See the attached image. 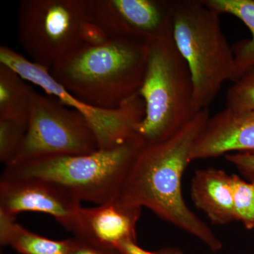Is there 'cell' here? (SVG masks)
<instances>
[{
	"instance_id": "obj_1",
	"label": "cell",
	"mask_w": 254,
	"mask_h": 254,
	"mask_svg": "<svg viewBox=\"0 0 254 254\" xmlns=\"http://www.w3.org/2000/svg\"><path fill=\"white\" fill-rule=\"evenodd\" d=\"M209 118L208 108L200 110L173 136L142 147L118 198L125 204L149 209L218 252L223 247L221 240L190 210L182 189L184 173L191 163L190 150Z\"/></svg>"
},
{
	"instance_id": "obj_2",
	"label": "cell",
	"mask_w": 254,
	"mask_h": 254,
	"mask_svg": "<svg viewBox=\"0 0 254 254\" xmlns=\"http://www.w3.org/2000/svg\"><path fill=\"white\" fill-rule=\"evenodd\" d=\"M147 58L146 45L111 38L99 46L81 45L49 71L81 101L96 108L116 109L139 94Z\"/></svg>"
},
{
	"instance_id": "obj_3",
	"label": "cell",
	"mask_w": 254,
	"mask_h": 254,
	"mask_svg": "<svg viewBox=\"0 0 254 254\" xmlns=\"http://www.w3.org/2000/svg\"><path fill=\"white\" fill-rule=\"evenodd\" d=\"M145 105L136 134L144 145L168 139L197 113L193 80L173 33L148 46V58L139 92Z\"/></svg>"
},
{
	"instance_id": "obj_4",
	"label": "cell",
	"mask_w": 254,
	"mask_h": 254,
	"mask_svg": "<svg viewBox=\"0 0 254 254\" xmlns=\"http://www.w3.org/2000/svg\"><path fill=\"white\" fill-rule=\"evenodd\" d=\"M143 146L135 133L110 149L31 159L6 166L3 174L44 179L63 187L81 200L103 204L119 196Z\"/></svg>"
},
{
	"instance_id": "obj_5",
	"label": "cell",
	"mask_w": 254,
	"mask_h": 254,
	"mask_svg": "<svg viewBox=\"0 0 254 254\" xmlns=\"http://www.w3.org/2000/svg\"><path fill=\"white\" fill-rule=\"evenodd\" d=\"M220 16L203 0H174V41L190 68L198 110L208 108L225 81H233V50Z\"/></svg>"
},
{
	"instance_id": "obj_6",
	"label": "cell",
	"mask_w": 254,
	"mask_h": 254,
	"mask_svg": "<svg viewBox=\"0 0 254 254\" xmlns=\"http://www.w3.org/2000/svg\"><path fill=\"white\" fill-rule=\"evenodd\" d=\"M88 20L86 0H23L18 11V38L36 64L50 68L82 44Z\"/></svg>"
},
{
	"instance_id": "obj_7",
	"label": "cell",
	"mask_w": 254,
	"mask_h": 254,
	"mask_svg": "<svg viewBox=\"0 0 254 254\" xmlns=\"http://www.w3.org/2000/svg\"><path fill=\"white\" fill-rule=\"evenodd\" d=\"M0 64L12 68L47 95L81 113L94 132L99 149H110L129 139L136 133L144 117V102L139 94L116 109L96 108L65 89L52 76L49 69L33 63L8 47H0Z\"/></svg>"
},
{
	"instance_id": "obj_8",
	"label": "cell",
	"mask_w": 254,
	"mask_h": 254,
	"mask_svg": "<svg viewBox=\"0 0 254 254\" xmlns=\"http://www.w3.org/2000/svg\"><path fill=\"white\" fill-rule=\"evenodd\" d=\"M98 149L95 133L81 113L34 91L27 132L12 164L50 155L88 154Z\"/></svg>"
},
{
	"instance_id": "obj_9",
	"label": "cell",
	"mask_w": 254,
	"mask_h": 254,
	"mask_svg": "<svg viewBox=\"0 0 254 254\" xmlns=\"http://www.w3.org/2000/svg\"><path fill=\"white\" fill-rule=\"evenodd\" d=\"M89 21L110 38L148 45L173 33L174 0H86Z\"/></svg>"
},
{
	"instance_id": "obj_10",
	"label": "cell",
	"mask_w": 254,
	"mask_h": 254,
	"mask_svg": "<svg viewBox=\"0 0 254 254\" xmlns=\"http://www.w3.org/2000/svg\"><path fill=\"white\" fill-rule=\"evenodd\" d=\"M81 200L55 182L33 177L5 175L0 180V213L15 218L23 212L51 215L73 231Z\"/></svg>"
},
{
	"instance_id": "obj_11",
	"label": "cell",
	"mask_w": 254,
	"mask_h": 254,
	"mask_svg": "<svg viewBox=\"0 0 254 254\" xmlns=\"http://www.w3.org/2000/svg\"><path fill=\"white\" fill-rule=\"evenodd\" d=\"M230 152H254V110L227 108L209 118L190 150V161Z\"/></svg>"
},
{
	"instance_id": "obj_12",
	"label": "cell",
	"mask_w": 254,
	"mask_h": 254,
	"mask_svg": "<svg viewBox=\"0 0 254 254\" xmlns=\"http://www.w3.org/2000/svg\"><path fill=\"white\" fill-rule=\"evenodd\" d=\"M141 208L125 204L118 197L93 208H81L75 222V237L116 250L121 242L136 240Z\"/></svg>"
},
{
	"instance_id": "obj_13",
	"label": "cell",
	"mask_w": 254,
	"mask_h": 254,
	"mask_svg": "<svg viewBox=\"0 0 254 254\" xmlns=\"http://www.w3.org/2000/svg\"><path fill=\"white\" fill-rule=\"evenodd\" d=\"M190 195L195 206L213 225L235 221L231 175L220 169H199L190 183Z\"/></svg>"
},
{
	"instance_id": "obj_14",
	"label": "cell",
	"mask_w": 254,
	"mask_h": 254,
	"mask_svg": "<svg viewBox=\"0 0 254 254\" xmlns=\"http://www.w3.org/2000/svg\"><path fill=\"white\" fill-rule=\"evenodd\" d=\"M218 12L236 16L250 29L252 38L232 46L234 53V77L236 81L254 67V0H203Z\"/></svg>"
},
{
	"instance_id": "obj_15",
	"label": "cell",
	"mask_w": 254,
	"mask_h": 254,
	"mask_svg": "<svg viewBox=\"0 0 254 254\" xmlns=\"http://www.w3.org/2000/svg\"><path fill=\"white\" fill-rule=\"evenodd\" d=\"M0 243L20 254H69L71 240H50L37 235L0 213Z\"/></svg>"
},
{
	"instance_id": "obj_16",
	"label": "cell",
	"mask_w": 254,
	"mask_h": 254,
	"mask_svg": "<svg viewBox=\"0 0 254 254\" xmlns=\"http://www.w3.org/2000/svg\"><path fill=\"white\" fill-rule=\"evenodd\" d=\"M28 82L0 64V119L28 123L34 91Z\"/></svg>"
},
{
	"instance_id": "obj_17",
	"label": "cell",
	"mask_w": 254,
	"mask_h": 254,
	"mask_svg": "<svg viewBox=\"0 0 254 254\" xmlns=\"http://www.w3.org/2000/svg\"><path fill=\"white\" fill-rule=\"evenodd\" d=\"M235 221L247 230L254 229V182L246 181L237 175H231Z\"/></svg>"
},
{
	"instance_id": "obj_18",
	"label": "cell",
	"mask_w": 254,
	"mask_h": 254,
	"mask_svg": "<svg viewBox=\"0 0 254 254\" xmlns=\"http://www.w3.org/2000/svg\"><path fill=\"white\" fill-rule=\"evenodd\" d=\"M28 123L0 119V160L6 166L14 163L24 141Z\"/></svg>"
},
{
	"instance_id": "obj_19",
	"label": "cell",
	"mask_w": 254,
	"mask_h": 254,
	"mask_svg": "<svg viewBox=\"0 0 254 254\" xmlns=\"http://www.w3.org/2000/svg\"><path fill=\"white\" fill-rule=\"evenodd\" d=\"M227 107L236 110H254V67L233 82L227 92Z\"/></svg>"
},
{
	"instance_id": "obj_20",
	"label": "cell",
	"mask_w": 254,
	"mask_h": 254,
	"mask_svg": "<svg viewBox=\"0 0 254 254\" xmlns=\"http://www.w3.org/2000/svg\"><path fill=\"white\" fill-rule=\"evenodd\" d=\"M225 157L247 181L254 182V152L231 153Z\"/></svg>"
},
{
	"instance_id": "obj_21",
	"label": "cell",
	"mask_w": 254,
	"mask_h": 254,
	"mask_svg": "<svg viewBox=\"0 0 254 254\" xmlns=\"http://www.w3.org/2000/svg\"><path fill=\"white\" fill-rule=\"evenodd\" d=\"M81 38L82 44L89 46H101L111 39L103 28L89 20L82 26Z\"/></svg>"
},
{
	"instance_id": "obj_22",
	"label": "cell",
	"mask_w": 254,
	"mask_h": 254,
	"mask_svg": "<svg viewBox=\"0 0 254 254\" xmlns=\"http://www.w3.org/2000/svg\"><path fill=\"white\" fill-rule=\"evenodd\" d=\"M71 240L69 254H121L118 250L93 245L77 237Z\"/></svg>"
},
{
	"instance_id": "obj_23",
	"label": "cell",
	"mask_w": 254,
	"mask_h": 254,
	"mask_svg": "<svg viewBox=\"0 0 254 254\" xmlns=\"http://www.w3.org/2000/svg\"><path fill=\"white\" fill-rule=\"evenodd\" d=\"M116 250L121 254H159L158 250L150 252L141 248L137 244V241L133 240L124 241L117 247Z\"/></svg>"
},
{
	"instance_id": "obj_24",
	"label": "cell",
	"mask_w": 254,
	"mask_h": 254,
	"mask_svg": "<svg viewBox=\"0 0 254 254\" xmlns=\"http://www.w3.org/2000/svg\"><path fill=\"white\" fill-rule=\"evenodd\" d=\"M159 254H185L180 249L175 247H165L158 250Z\"/></svg>"
}]
</instances>
